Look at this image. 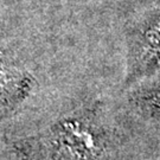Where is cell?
I'll return each instance as SVG.
<instances>
[{"instance_id": "obj_2", "label": "cell", "mask_w": 160, "mask_h": 160, "mask_svg": "<svg viewBox=\"0 0 160 160\" xmlns=\"http://www.w3.org/2000/svg\"><path fill=\"white\" fill-rule=\"evenodd\" d=\"M118 104L148 160H160V67L120 88Z\"/></svg>"}, {"instance_id": "obj_3", "label": "cell", "mask_w": 160, "mask_h": 160, "mask_svg": "<svg viewBox=\"0 0 160 160\" xmlns=\"http://www.w3.org/2000/svg\"><path fill=\"white\" fill-rule=\"evenodd\" d=\"M122 87L142 78L160 67V0L133 20L122 44Z\"/></svg>"}, {"instance_id": "obj_1", "label": "cell", "mask_w": 160, "mask_h": 160, "mask_svg": "<svg viewBox=\"0 0 160 160\" xmlns=\"http://www.w3.org/2000/svg\"><path fill=\"white\" fill-rule=\"evenodd\" d=\"M49 145L51 160H148L121 114L118 92L107 110L63 115L52 126Z\"/></svg>"}]
</instances>
